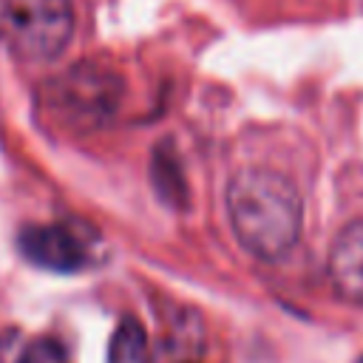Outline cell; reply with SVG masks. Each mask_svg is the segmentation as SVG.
Returning <instances> with one entry per match:
<instances>
[{"instance_id": "7a4b0ae2", "label": "cell", "mask_w": 363, "mask_h": 363, "mask_svg": "<svg viewBox=\"0 0 363 363\" xmlns=\"http://www.w3.org/2000/svg\"><path fill=\"white\" fill-rule=\"evenodd\" d=\"M122 94L125 82L113 68L82 60L43 85V108L60 128L88 133L113 119Z\"/></svg>"}, {"instance_id": "5b68a950", "label": "cell", "mask_w": 363, "mask_h": 363, "mask_svg": "<svg viewBox=\"0 0 363 363\" xmlns=\"http://www.w3.org/2000/svg\"><path fill=\"white\" fill-rule=\"evenodd\" d=\"M329 281L337 298L363 303V218L349 221L329 250Z\"/></svg>"}, {"instance_id": "52a82bcc", "label": "cell", "mask_w": 363, "mask_h": 363, "mask_svg": "<svg viewBox=\"0 0 363 363\" xmlns=\"http://www.w3.org/2000/svg\"><path fill=\"white\" fill-rule=\"evenodd\" d=\"M17 363H68V354H65V349H62L60 340H54V337H37V340H31L23 349V354H20Z\"/></svg>"}, {"instance_id": "3957f363", "label": "cell", "mask_w": 363, "mask_h": 363, "mask_svg": "<svg viewBox=\"0 0 363 363\" xmlns=\"http://www.w3.org/2000/svg\"><path fill=\"white\" fill-rule=\"evenodd\" d=\"M71 34V0H0V40L26 62L60 57Z\"/></svg>"}, {"instance_id": "277c9868", "label": "cell", "mask_w": 363, "mask_h": 363, "mask_svg": "<svg viewBox=\"0 0 363 363\" xmlns=\"http://www.w3.org/2000/svg\"><path fill=\"white\" fill-rule=\"evenodd\" d=\"M23 255L51 272H77L88 264V244L68 224H28L20 233Z\"/></svg>"}, {"instance_id": "6da1fadb", "label": "cell", "mask_w": 363, "mask_h": 363, "mask_svg": "<svg viewBox=\"0 0 363 363\" xmlns=\"http://www.w3.org/2000/svg\"><path fill=\"white\" fill-rule=\"evenodd\" d=\"M227 216L238 244L261 258L281 261L301 238L303 201L289 176L264 164H247L227 184Z\"/></svg>"}, {"instance_id": "8992f818", "label": "cell", "mask_w": 363, "mask_h": 363, "mask_svg": "<svg viewBox=\"0 0 363 363\" xmlns=\"http://www.w3.org/2000/svg\"><path fill=\"white\" fill-rule=\"evenodd\" d=\"M108 363H150L147 357V332L145 326L128 315L116 323L108 346Z\"/></svg>"}]
</instances>
